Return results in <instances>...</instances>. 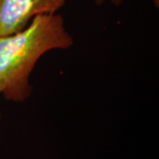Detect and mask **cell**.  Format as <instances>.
<instances>
[{
    "label": "cell",
    "instance_id": "4",
    "mask_svg": "<svg viewBox=\"0 0 159 159\" xmlns=\"http://www.w3.org/2000/svg\"><path fill=\"white\" fill-rule=\"evenodd\" d=\"M0 119H1V111H0Z\"/></svg>",
    "mask_w": 159,
    "mask_h": 159
},
{
    "label": "cell",
    "instance_id": "2",
    "mask_svg": "<svg viewBox=\"0 0 159 159\" xmlns=\"http://www.w3.org/2000/svg\"><path fill=\"white\" fill-rule=\"evenodd\" d=\"M67 0H0V36L25 29L40 14L56 13Z\"/></svg>",
    "mask_w": 159,
    "mask_h": 159
},
{
    "label": "cell",
    "instance_id": "1",
    "mask_svg": "<svg viewBox=\"0 0 159 159\" xmlns=\"http://www.w3.org/2000/svg\"><path fill=\"white\" fill-rule=\"evenodd\" d=\"M73 45L74 38L57 12L37 15L22 30L0 36V94L10 102H25L31 96L30 74L40 57Z\"/></svg>",
    "mask_w": 159,
    "mask_h": 159
},
{
    "label": "cell",
    "instance_id": "3",
    "mask_svg": "<svg viewBox=\"0 0 159 159\" xmlns=\"http://www.w3.org/2000/svg\"><path fill=\"white\" fill-rule=\"evenodd\" d=\"M106 1H109V2H111V4L116 5V6H119V5H120V4L123 2V0H95L96 4H97V5H102V3H104V2H106Z\"/></svg>",
    "mask_w": 159,
    "mask_h": 159
}]
</instances>
